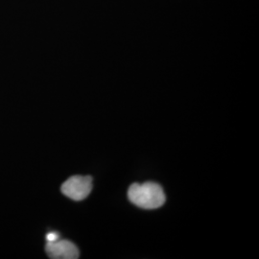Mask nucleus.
Here are the masks:
<instances>
[{
  "label": "nucleus",
  "instance_id": "nucleus-2",
  "mask_svg": "<svg viewBox=\"0 0 259 259\" xmlns=\"http://www.w3.org/2000/svg\"><path fill=\"white\" fill-rule=\"evenodd\" d=\"M61 190L73 201H83L93 190V179L90 176L71 177L63 184Z\"/></svg>",
  "mask_w": 259,
  "mask_h": 259
},
{
  "label": "nucleus",
  "instance_id": "nucleus-1",
  "mask_svg": "<svg viewBox=\"0 0 259 259\" xmlns=\"http://www.w3.org/2000/svg\"><path fill=\"white\" fill-rule=\"evenodd\" d=\"M130 202L140 208L156 209L165 203V194L156 183L134 184L128 190Z\"/></svg>",
  "mask_w": 259,
  "mask_h": 259
},
{
  "label": "nucleus",
  "instance_id": "nucleus-4",
  "mask_svg": "<svg viewBox=\"0 0 259 259\" xmlns=\"http://www.w3.org/2000/svg\"><path fill=\"white\" fill-rule=\"evenodd\" d=\"M59 237L60 236L57 232H49V233H47V242H54V241L58 240Z\"/></svg>",
  "mask_w": 259,
  "mask_h": 259
},
{
  "label": "nucleus",
  "instance_id": "nucleus-3",
  "mask_svg": "<svg viewBox=\"0 0 259 259\" xmlns=\"http://www.w3.org/2000/svg\"><path fill=\"white\" fill-rule=\"evenodd\" d=\"M46 250L50 258H79V250L76 245L68 240H58L47 242Z\"/></svg>",
  "mask_w": 259,
  "mask_h": 259
}]
</instances>
